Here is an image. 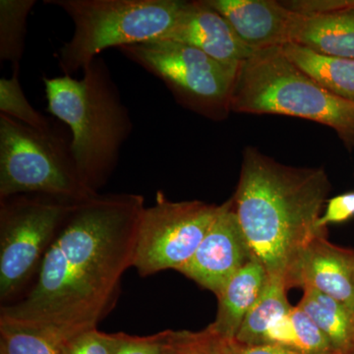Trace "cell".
Segmentation results:
<instances>
[{"instance_id": "6da1fadb", "label": "cell", "mask_w": 354, "mask_h": 354, "mask_svg": "<svg viewBox=\"0 0 354 354\" xmlns=\"http://www.w3.org/2000/svg\"><path fill=\"white\" fill-rule=\"evenodd\" d=\"M145 208L133 193L97 194L76 203L60 225L24 297L2 304L0 323L41 330L60 342L95 329L113 310L134 264Z\"/></svg>"}, {"instance_id": "7a4b0ae2", "label": "cell", "mask_w": 354, "mask_h": 354, "mask_svg": "<svg viewBox=\"0 0 354 354\" xmlns=\"http://www.w3.org/2000/svg\"><path fill=\"white\" fill-rule=\"evenodd\" d=\"M330 190L321 167H290L247 147L232 201L253 259L285 279L302 251L327 235L318 225Z\"/></svg>"}, {"instance_id": "3957f363", "label": "cell", "mask_w": 354, "mask_h": 354, "mask_svg": "<svg viewBox=\"0 0 354 354\" xmlns=\"http://www.w3.org/2000/svg\"><path fill=\"white\" fill-rule=\"evenodd\" d=\"M82 71L80 80L44 77V92L48 111L70 128L81 178L97 192L115 169L133 124L106 62L97 57Z\"/></svg>"}, {"instance_id": "277c9868", "label": "cell", "mask_w": 354, "mask_h": 354, "mask_svg": "<svg viewBox=\"0 0 354 354\" xmlns=\"http://www.w3.org/2000/svg\"><path fill=\"white\" fill-rule=\"evenodd\" d=\"M230 111L304 118L333 128L346 143L354 142V102L324 90L281 46L255 50L239 65Z\"/></svg>"}, {"instance_id": "5b68a950", "label": "cell", "mask_w": 354, "mask_h": 354, "mask_svg": "<svg viewBox=\"0 0 354 354\" xmlns=\"http://www.w3.org/2000/svg\"><path fill=\"white\" fill-rule=\"evenodd\" d=\"M180 0H44L69 16L74 32L57 51L64 75L83 70L111 48L165 39L178 19Z\"/></svg>"}, {"instance_id": "8992f818", "label": "cell", "mask_w": 354, "mask_h": 354, "mask_svg": "<svg viewBox=\"0 0 354 354\" xmlns=\"http://www.w3.org/2000/svg\"><path fill=\"white\" fill-rule=\"evenodd\" d=\"M97 193L81 178L70 140L0 114V200L38 194L78 203Z\"/></svg>"}, {"instance_id": "52a82bcc", "label": "cell", "mask_w": 354, "mask_h": 354, "mask_svg": "<svg viewBox=\"0 0 354 354\" xmlns=\"http://www.w3.org/2000/svg\"><path fill=\"white\" fill-rule=\"evenodd\" d=\"M120 50L162 80L184 108L214 120L227 118L239 67L171 39H152Z\"/></svg>"}, {"instance_id": "ba28073f", "label": "cell", "mask_w": 354, "mask_h": 354, "mask_svg": "<svg viewBox=\"0 0 354 354\" xmlns=\"http://www.w3.org/2000/svg\"><path fill=\"white\" fill-rule=\"evenodd\" d=\"M76 203L46 195L0 200V299L12 297L39 269L60 225Z\"/></svg>"}, {"instance_id": "9c48e42d", "label": "cell", "mask_w": 354, "mask_h": 354, "mask_svg": "<svg viewBox=\"0 0 354 354\" xmlns=\"http://www.w3.org/2000/svg\"><path fill=\"white\" fill-rule=\"evenodd\" d=\"M218 212L216 205L171 201L158 192L155 205L140 216L133 267L142 277L178 271L196 252Z\"/></svg>"}, {"instance_id": "30bf717a", "label": "cell", "mask_w": 354, "mask_h": 354, "mask_svg": "<svg viewBox=\"0 0 354 354\" xmlns=\"http://www.w3.org/2000/svg\"><path fill=\"white\" fill-rule=\"evenodd\" d=\"M251 259L232 199L218 206L215 221L196 252L178 272L218 297L230 279Z\"/></svg>"}, {"instance_id": "8fae6325", "label": "cell", "mask_w": 354, "mask_h": 354, "mask_svg": "<svg viewBox=\"0 0 354 354\" xmlns=\"http://www.w3.org/2000/svg\"><path fill=\"white\" fill-rule=\"evenodd\" d=\"M286 285L329 295L354 315V252L330 243L327 235L317 237L291 267Z\"/></svg>"}, {"instance_id": "7c38bea8", "label": "cell", "mask_w": 354, "mask_h": 354, "mask_svg": "<svg viewBox=\"0 0 354 354\" xmlns=\"http://www.w3.org/2000/svg\"><path fill=\"white\" fill-rule=\"evenodd\" d=\"M188 44L221 64L239 67L253 55L232 26L213 7L203 1H185L167 38Z\"/></svg>"}, {"instance_id": "4fadbf2b", "label": "cell", "mask_w": 354, "mask_h": 354, "mask_svg": "<svg viewBox=\"0 0 354 354\" xmlns=\"http://www.w3.org/2000/svg\"><path fill=\"white\" fill-rule=\"evenodd\" d=\"M253 50L291 43L298 14L272 0H206Z\"/></svg>"}, {"instance_id": "5bb4252c", "label": "cell", "mask_w": 354, "mask_h": 354, "mask_svg": "<svg viewBox=\"0 0 354 354\" xmlns=\"http://www.w3.org/2000/svg\"><path fill=\"white\" fill-rule=\"evenodd\" d=\"M267 279V272L257 260L246 263L216 297V320L207 328L221 337L235 339L247 313L264 290Z\"/></svg>"}, {"instance_id": "9a60e30c", "label": "cell", "mask_w": 354, "mask_h": 354, "mask_svg": "<svg viewBox=\"0 0 354 354\" xmlns=\"http://www.w3.org/2000/svg\"><path fill=\"white\" fill-rule=\"evenodd\" d=\"M291 43L330 57L354 59V6L316 15L298 14Z\"/></svg>"}, {"instance_id": "2e32d148", "label": "cell", "mask_w": 354, "mask_h": 354, "mask_svg": "<svg viewBox=\"0 0 354 354\" xmlns=\"http://www.w3.org/2000/svg\"><path fill=\"white\" fill-rule=\"evenodd\" d=\"M295 66L330 94L354 102V59L323 55L295 43L281 46Z\"/></svg>"}, {"instance_id": "e0dca14e", "label": "cell", "mask_w": 354, "mask_h": 354, "mask_svg": "<svg viewBox=\"0 0 354 354\" xmlns=\"http://www.w3.org/2000/svg\"><path fill=\"white\" fill-rule=\"evenodd\" d=\"M297 305L316 324L339 354H354V315L329 295L306 288Z\"/></svg>"}, {"instance_id": "ac0fdd59", "label": "cell", "mask_w": 354, "mask_h": 354, "mask_svg": "<svg viewBox=\"0 0 354 354\" xmlns=\"http://www.w3.org/2000/svg\"><path fill=\"white\" fill-rule=\"evenodd\" d=\"M260 344L279 346L297 354H339L322 330L298 306L272 324Z\"/></svg>"}, {"instance_id": "d6986e66", "label": "cell", "mask_w": 354, "mask_h": 354, "mask_svg": "<svg viewBox=\"0 0 354 354\" xmlns=\"http://www.w3.org/2000/svg\"><path fill=\"white\" fill-rule=\"evenodd\" d=\"M285 279L268 276L257 301L247 313L235 339L246 344H260L272 324L292 309L286 297Z\"/></svg>"}, {"instance_id": "ffe728a7", "label": "cell", "mask_w": 354, "mask_h": 354, "mask_svg": "<svg viewBox=\"0 0 354 354\" xmlns=\"http://www.w3.org/2000/svg\"><path fill=\"white\" fill-rule=\"evenodd\" d=\"M35 0L0 1V59L20 65L24 53L27 19Z\"/></svg>"}, {"instance_id": "44dd1931", "label": "cell", "mask_w": 354, "mask_h": 354, "mask_svg": "<svg viewBox=\"0 0 354 354\" xmlns=\"http://www.w3.org/2000/svg\"><path fill=\"white\" fill-rule=\"evenodd\" d=\"M20 65H14L10 78L0 79V114L9 116L39 131H53V123L36 111L23 92L19 80Z\"/></svg>"}, {"instance_id": "7402d4cb", "label": "cell", "mask_w": 354, "mask_h": 354, "mask_svg": "<svg viewBox=\"0 0 354 354\" xmlns=\"http://www.w3.org/2000/svg\"><path fill=\"white\" fill-rule=\"evenodd\" d=\"M60 342L41 330L0 323V354H62Z\"/></svg>"}, {"instance_id": "603a6c76", "label": "cell", "mask_w": 354, "mask_h": 354, "mask_svg": "<svg viewBox=\"0 0 354 354\" xmlns=\"http://www.w3.org/2000/svg\"><path fill=\"white\" fill-rule=\"evenodd\" d=\"M174 330L146 337H136L124 333L115 334L113 354H167L171 351Z\"/></svg>"}, {"instance_id": "cb8c5ba5", "label": "cell", "mask_w": 354, "mask_h": 354, "mask_svg": "<svg viewBox=\"0 0 354 354\" xmlns=\"http://www.w3.org/2000/svg\"><path fill=\"white\" fill-rule=\"evenodd\" d=\"M60 348L62 354H113L115 334L86 330L60 342Z\"/></svg>"}, {"instance_id": "d4e9b609", "label": "cell", "mask_w": 354, "mask_h": 354, "mask_svg": "<svg viewBox=\"0 0 354 354\" xmlns=\"http://www.w3.org/2000/svg\"><path fill=\"white\" fill-rule=\"evenodd\" d=\"M209 348L213 354H297L269 344H246L235 339H225L206 328Z\"/></svg>"}, {"instance_id": "484cf974", "label": "cell", "mask_w": 354, "mask_h": 354, "mask_svg": "<svg viewBox=\"0 0 354 354\" xmlns=\"http://www.w3.org/2000/svg\"><path fill=\"white\" fill-rule=\"evenodd\" d=\"M167 354H213L206 330H174L171 351Z\"/></svg>"}, {"instance_id": "4316f807", "label": "cell", "mask_w": 354, "mask_h": 354, "mask_svg": "<svg viewBox=\"0 0 354 354\" xmlns=\"http://www.w3.org/2000/svg\"><path fill=\"white\" fill-rule=\"evenodd\" d=\"M354 216V192L346 193L330 199L327 209L319 220L321 228H327L330 223H344Z\"/></svg>"}, {"instance_id": "83f0119b", "label": "cell", "mask_w": 354, "mask_h": 354, "mask_svg": "<svg viewBox=\"0 0 354 354\" xmlns=\"http://www.w3.org/2000/svg\"><path fill=\"white\" fill-rule=\"evenodd\" d=\"M290 10L301 15H316L332 12L339 9L354 6V0H324V1L283 2Z\"/></svg>"}]
</instances>
